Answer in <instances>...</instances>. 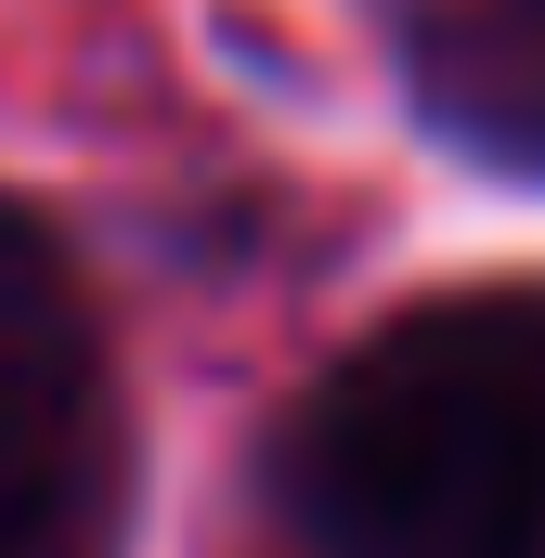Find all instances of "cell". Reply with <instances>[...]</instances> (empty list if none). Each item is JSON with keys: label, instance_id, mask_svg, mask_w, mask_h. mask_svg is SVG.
<instances>
[{"label": "cell", "instance_id": "2", "mask_svg": "<svg viewBox=\"0 0 545 558\" xmlns=\"http://www.w3.org/2000/svg\"><path fill=\"white\" fill-rule=\"evenodd\" d=\"M118 533V428L92 364L0 377V558H105Z\"/></svg>", "mask_w": 545, "mask_h": 558}, {"label": "cell", "instance_id": "3", "mask_svg": "<svg viewBox=\"0 0 545 558\" xmlns=\"http://www.w3.org/2000/svg\"><path fill=\"white\" fill-rule=\"evenodd\" d=\"M52 364H92L78 274L26 208H0V377H52Z\"/></svg>", "mask_w": 545, "mask_h": 558}, {"label": "cell", "instance_id": "1", "mask_svg": "<svg viewBox=\"0 0 545 558\" xmlns=\"http://www.w3.org/2000/svg\"><path fill=\"white\" fill-rule=\"evenodd\" d=\"M272 481L325 558H545V338L481 299L351 338Z\"/></svg>", "mask_w": 545, "mask_h": 558}]
</instances>
